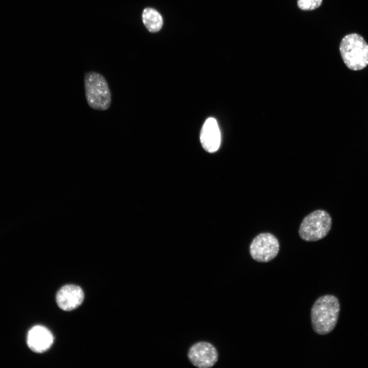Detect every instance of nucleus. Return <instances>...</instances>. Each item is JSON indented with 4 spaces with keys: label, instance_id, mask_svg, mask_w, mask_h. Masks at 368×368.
Wrapping results in <instances>:
<instances>
[{
    "label": "nucleus",
    "instance_id": "obj_5",
    "mask_svg": "<svg viewBox=\"0 0 368 368\" xmlns=\"http://www.w3.org/2000/svg\"><path fill=\"white\" fill-rule=\"evenodd\" d=\"M280 249L277 238L269 233H263L256 236L249 246L251 258L259 262L266 263L274 259Z\"/></svg>",
    "mask_w": 368,
    "mask_h": 368
},
{
    "label": "nucleus",
    "instance_id": "obj_6",
    "mask_svg": "<svg viewBox=\"0 0 368 368\" xmlns=\"http://www.w3.org/2000/svg\"><path fill=\"white\" fill-rule=\"evenodd\" d=\"M190 362L199 368H210L213 366L218 359L216 348L210 342L199 341L193 344L188 352Z\"/></svg>",
    "mask_w": 368,
    "mask_h": 368
},
{
    "label": "nucleus",
    "instance_id": "obj_4",
    "mask_svg": "<svg viewBox=\"0 0 368 368\" xmlns=\"http://www.w3.org/2000/svg\"><path fill=\"white\" fill-rule=\"evenodd\" d=\"M331 225L330 214L324 210H317L304 218L300 226L298 234L304 241H316L328 234Z\"/></svg>",
    "mask_w": 368,
    "mask_h": 368
},
{
    "label": "nucleus",
    "instance_id": "obj_1",
    "mask_svg": "<svg viewBox=\"0 0 368 368\" xmlns=\"http://www.w3.org/2000/svg\"><path fill=\"white\" fill-rule=\"evenodd\" d=\"M340 312V304L333 295L318 297L311 309V321L313 331L319 335H326L335 327Z\"/></svg>",
    "mask_w": 368,
    "mask_h": 368
},
{
    "label": "nucleus",
    "instance_id": "obj_2",
    "mask_svg": "<svg viewBox=\"0 0 368 368\" xmlns=\"http://www.w3.org/2000/svg\"><path fill=\"white\" fill-rule=\"evenodd\" d=\"M342 60L350 70L359 71L368 64V44L364 38L357 33L346 35L339 47Z\"/></svg>",
    "mask_w": 368,
    "mask_h": 368
},
{
    "label": "nucleus",
    "instance_id": "obj_11",
    "mask_svg": "<svg viewBox=\"0 0 368 368\" xmlns=\"http://www.w3.org/2000/svg\"><path fill=\"white\" fill-rule=\"evenodd\" d=\"M323 0H297V6L300 9L304 11L314 10L319 7Z\"/></svg>",
    "mask_w": 368,
    "mask_h": 368
},
{
    "label": "nucleus",
    "instance_id": "obj_10",
    "mask_svg": "<svg viewBox=\"0 0 368 368\" xmlns=\"http://www.w3.org/2000/svg\"><path fill=\"white\" fill-rule=\"evenodd\" d=\"M142 19L147 29L151 32L158 31L163 25V18L160 14L152 8H146L142 13Z\"/></svg>",
    "mask_w": 368,
    "mask_h": 368
},
{
    "label": "nucleus",
    "instance_id": "obj_8",
    "mask_svg": "<svg viewBox=\"0 0 368 368\" xmlns=\"http://www.w3.org/2000/svg\"><path fill=\"white\" fill-rule=\"evenodd\" d=\"M84 293L82 289L75 285H67L57 292L56 302L58 306L64 311L77 308L83 302Z\"/></svg>",
    "mask_w": 368,
    "mask_h": 368
},
{
    "label": "nucleus",
    "instance_id": "obj_3",
    "mask_svg": "<svg viewBox=\"0 0 368 368\" xmlns=\"http://www.w3.org/2000/svg\"><path fill=\"white\" fill-rule=\"evenodd\" d=\"M85 97L88 105L97 110H106L111 104V95L108 83L100 74L90 71L84 78Z\"/></svg>",
    "mask_w": 368,
    "mask_h": 368
},
{
    "label": "nucleus",
    "instance_id": "obj_7",
    "mask_svg": "<svg viewBox=\"0 0 368 368\" xmlns=\"http://www.w3.org/2000/svg\"><path fill=\"white\" fill-rule=\"evenodd\" d=\"M53 336L50 331L42 326H35L28 332L27 342L29 348L36 353L47 351L52 345Z\"/></svg>",
    "mask_w": 368,
    "mask_h": 368
},
{
    "label": "nucleus",
    "instance_id": "obj_9",
    "mask_svg": "<svg viewBox=\"0 0 368 368\" xmlns=\"http://www.w3.org/2000/svg\"><path fill=\"white\" fill-rule=\"evenodd\" d=\"M200 139L203 148L206 151L213 153L219 148L221 134L217 121L209 118L205 121L200 132Z\"/></svg>",
    "mask_w": 368,
    "mask_h": 368
}]
</instances>
